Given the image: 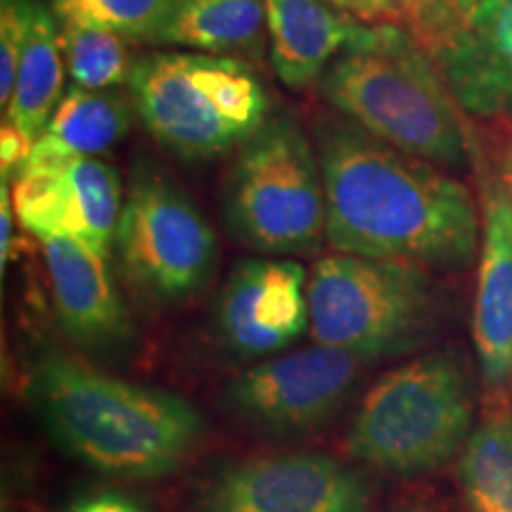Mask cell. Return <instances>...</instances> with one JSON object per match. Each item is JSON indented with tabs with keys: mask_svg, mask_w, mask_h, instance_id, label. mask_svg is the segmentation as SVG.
Instances as JSON below:
<instances>
[{
	"mask_svg": "<svg viewBox=\"0 0 512 512\" xmlns=\"http://www.w3.org/2000/svg\"><path fill=\"white\" fill-rule=\"evenodd\" d=\"M202 512H368V484L335 458L285 453L228 467Z\"/></svg>",
	"mask_w": 512,
	"mask_h": 512,
	"instance_id": "8fae6325",
	"label": "cell"
},
{
	"mask_svg": "<svg viewBox=\"0 0 512 512\" xmlns=\"http://www.w3.org/2000/svg\"><path fill=\"white\" fill-rule=\"evenodd\" d=\"M64 64L60 24L43 3H34V17L27 46L19 60L15 91L5 110V121L15 124L19 131L36 140L46 131L50 119L64 100Z\"/></svg>",
	"mask_w": 512,
	"mask_h": 512,
	"instance_id": "d6986e66",
	"label": "cell"
},
{
	"mask_svg": "<svg viewBox=\"0 0 512 512\" xmlns=\"http://www.w3.org/2000/svg\"><path fill=\"white\" fill-rule=\"evenodd\" d=\"M133 110V102L117 91L74 86L64 95L46 131L36 138L29 162L100 155L126 136Z\"/></svg>",
	"mask_w": 512,
	"mask_h": 512,
	"instance_id": "ac0fdd59",
	"label": "cell"
},
{
	"mask_svg": "<svg viewBox=\"0 0 512 512\" xmlns=\"http://www.w3.org/2000/svg\"><path fill=\"white\" fill-rule=\"evenodd\" d=\"M223 211L235 238L264 254H311L325 240L320 162L290 117L268 119L230 169Z\"/></svg>",
	"mask_w": 512,
	"mask_h": 512,
	"instance_id": "52a82bcc",
	"label": "cell"
},
{
	"mask_svg": "<svg viewBox=\"0 0 512 512\" xmlns=\"http://www.w3.org/2000/svg\"><path fill=\"white\" fill-rule=\"evenodd\" d=\"M472 418L475 399L463 361L437 351L370 387L349 427L347 451L389 475H425L463 451Z\"/></svg>",
	"mask_w": 512,
	"mask_h": 512,
	"instance_id": "5b68a950",
	"label": "cell"
},
{
	"mask_svg": "<svg viewBox=\"0 0 512 512\" xmlns=\"http://www.w3.org/2000/svg\"><path fill=\"white\" fill-rule=\"evenodd\" d=\"M268 38L261 0H178L150 43L204 55H254Z\"/></svg>",
	"mask_w": 512,
	"mask_h": 512,
	"instance_id": "e0dca14e",
	"label": "cell"
},
{
	"mask_svg": "<svg viewBox=\"0 0 512 512\" xmlns=\"http://www.w3.org/2000/svg\"><path fill=\"white\" fill-rule=\"evenodd\" d=\"M41 245L57 318L67 335L93 349L124 344L131 320L105 256L72 238H43Z\"/></svg>",
	"mask_w": 512,
	"mask_h": 512,
	"instance_id": "4fadbf2b",
	"label": "cell"
},
{
	"mask_svg": "<svg viewBox=\"0 0 512 512\" xmlns=\"http://www.w3.org/2000/svg\"><path fill=\"white\" fill-rule=\"evenodd\" d=\"M29 399L64 451L121 479L166 477L202 437L200 413L181 396L64 354L34 363Z\"/></svg>",
	"mask_w": 512,
	"mask_h": 512,
	"instance_id": "7a4b0ae2",
	"label": "cell"
},
{
	"mask_svg": "<svg viewBox=\"0 0 512 512\" xmlns=\"http://www.w3.org/2000/svg\"><path fill=\"white\" fill-rule=\"evenodd\" d=\"M432 60L460 110L475 117L512 112V0H484Z\"/></svg>",
	"mask_w": 512,
	"mask_h": 512,
	"instance_id": "5bb4252c",
	"label": "cell"
},
{
	"mask_svg": "<svg viewBox=\"0 0 512 512\" xmlns=\"http://www.w3.org/2000/svg\"><path fill=\"white\" fill-rule=\"evenodd\" d=\"M318 162L335 252L425 271L475 259L479 216L458 178L344 121L320 126Z\"/></svg>",
	"mask_w": 512,
	"mask_h": 512,
	"instance_id": "6da1fadb",
	"label": "cell"
},
{
	"mask_svg": "<svg viewBox=\"0 0 512 512\" xmlns=\"http://www.w3.org/2000/svg\"><path fill=\"white\" fill-rule=\"evenodd\" d=\"M396 512H439V510L432 508V505H427V503H413V505H406V508H401Z\"/></svg>",
	"mask_w": 512,
	"mask_h": 512,
	"instance_id": "f546056e",
	"label": "cell"
},
{
	"mask_svg": "<svg viewBox=\"0 0 512 512\" xmlns=\"http://www.w3.org/2000/svg\"><path fill=\"white\" fill-rule=\"evenodd\" d=\"M318 86L382 143L451 169L470 164L460 105L432 57L399 24H375L366 41L332 60Z\"/></svg>",
	"mask_w": 512,
	"mask_h": 512,
	"instance_id": "3957f363",
	"label": "cell"
},
{
	"mask_svg": "<svg viewBox=\"0 0 512 512\" xmlns=\"http://www.w3.org/2000/svg\"><path fill=\"white\" fill-rule=\"evenodd\" d=\"M482 226L472 335L484 384L503 389L512 380V204L501 183L486 188Z\"/></svg>",
	"mask_w": 512,
	"mask_h": 512,
	"instance_id": "9a60e30c",
	"label": "cell"
},
{
	"mask_svg": "<svg viewBox=\"0 0 512 512\" xmlns=\"http://www.w3.org/2000/svg\"><path fill=\"white\" fill-rule=\"evenodd\" d=\"M501 185L508 195V200L512 204V138L510 143L503 147V159H501Z\"/></svg>",
	"mask_w": 512,
	"mask_h": 512,
	"instance_id": "f1b7e54d",
	"label": "cell"
},
{
	"mask_svg": "<svg viewBox=\"0 0 512 512\" xmlns=\"http://www.w3.org/2000/svg\"><path fill=\"white\" fill-rule=\"evenodd\" d=\"M344 15L366 24H399L401 27V0H325Z\"/></svg>",
	"mask_w": 512,
	"mask_h": 512,
	"instance_id": "484cf974",
	"label": "cell"
},
{
	"mask_svg": "<svg viewBox=\"0 0 512 512\" xmlns=\"http://www.w3.org/2000/svg\"><path fill=\"white\" fill-rule=\"evenodd\" d=\"M178 0H53L57 19L150 41Z\"/></svg>",
	"mask_w": 512,
	"mask_h": 512,
	"instance_id": "7402d4cb",
	"label": "cell"
},
{
	"mask_svg": "<svg viewBox=\"0 0 512 512\" xmlns=\"http://www.w3.org/2000/svg\"><path fill=\"white\" fill-rule=\"evenodd\" d=\"M114 247L128 280L157 302H181L202 290L216 261L214 230L200 209L155 174L133 178Z\"/></svg>",
	"mask_w": 512,
	"mask_h": 512,
	"instance_id": "ba28073f",
	"label": "cell"
},
{
	"mask_svg": "<svg viewBox=\"0 0 512 512\" xmlns=\"http://www.w3.org/2000/svg\"><path fill=\"white\" fill-rule=\"evenodd\" d=\"M34 143L27 133H22L15 124L3 121L0 128V169H3V178H17L22 174L24 166L29 164L31 152H34Z\"/></svg>",
	"mask_w": 512,
	"mask_h": 512,
	"instance_id": "d4e9b609",
	"label": "cell"
},
{
	"mask_svg": "<svg viewBox=\"0 0 512 512\" xmlns=\"http://www.w3.org/2000/svg\"><path fill=\"white\" fill-rule=\"evenodd\" d=\"M309 325V280L290 259H247L228 275L219 328L240 354L264 356L290 347Z\"/></svg>",
	"mask_w": 512,
	"mask_h": 512,
	"instance_id": "7c38bea8",
	"label": "cell"
},
{
	"mask_svg": "<svg viewBox=\"0 0 512 512\" xmlns=\"http://www.w3.org/2000/svg\"><path fill=\"white\" fill-rule=\"evenodd\" d=\"M437 299L425 268L356 254L323 256L309 278V328L318 344L363 361L420 344Z\"/></svg>",
	"mask_w": 512,
	"mask_h": 512,
	"instance_id": "8992f818",
	"label": "cell"
},
{
	"mask_svg": "<svg viewBox=\"0 0 512 512\" xmlns=\"http://www.w3.org/2000/svg\"><path fill=\"white\" fill-rule=\"evenodd\" d=\"M15 207H12V190L3 178L0 185V264L8 266L12 252H15Z\"/></svg>",
	"mask_w": 512,
	"mask_h": 512,
	"instance_id": "83f0119b",
	"label": "cell"
},
{
	"mask_svg": "<svg viewBox=\"0 0 512 512\" xmlns=\"http://www.w3.org/2000/svg\"><path fill=\"white\" fill-rule=\"evenodd\" d=\"M36 0H0V105L8 110Z\"/></svg>",
	"mask_w": 512,
	"mask_h": 512,
	"instance_id": "cb8c5ba5",
	"label": "cell"
},
{
	"mask_svg": "<svg viewBox=\"0 0 512 512\" xmlns=\"http://www.w3.org/2000/svg\"><path fill=\"white\" fill-rule=\"evenodd\" d=\"M484 0H401V27L434 57L463 31Z\"/></svg>",
	"mask_w": 512,
	"mask_h": 512,
	"instance_id": "603a6c76",
	"label": "cell"
},
{
	"mask_svg": "<svg viewBox=\"0 0 512 512\" xmlns=\"http://www.w3.org/2000/svg\"><path fill=\"white\" fill-rule=\"evenodd\" d=\"M266 8L268 50L278 79L306 88L332 60L373 34L375 24L358 22L325 0H261Z\"/></svg>",
	"mask_w": 512,
	"mask_h": 512,
	"instance_id": "2e32d148",
	"label": "cell"
},
{
	"mask_svg": "<svg viewBox=\"0 0 512 512\" xmlns=\"http://www.w3.org/2000/svg\"><path fill=\"white\" fill-rule=\"evenodd\" d=\"M12 207L38 240L72 238L110 259L124 202L114 166L95 157H64L24 166L12 178Z\"/></svg>",
	"mask_w": 512,
	"mask_h": 512,
	"instance_id": "9c48e42d",
	"label": "cell"
},
{
	"mask_svg": "<svg viewBox=\"0 0 512 512\" xmlns=\"http://www.w3.org/2000/svg\"><path fill=\"white\" fill-rule=\"evenodd\" d=\"M458 479L472 512H512V418L491 415L460 451Z\"/></svg>",
	"mask_w": 512,
	"mask_h": 512,
	"instance_id": "ffe728a7",
	"label": "cell"
},
{
	"mask_svg": "<svg viewBox=\"0 0 512 512\" xmlns=\"http://www.w3.org/2000/svg\"><path fill=\"white\" fill-rule=\"evenodd\" d=\"M128 91L152 138L188 162L242 147L268 121V95L238 57L152 53L136 62Z\"/></svg>",
	"mask_w": 512,
	"mask_h": 512,
	"instance_id": "277c9868",
	"label": "cell"
},
{
	"mask_svg": "<svg viewBox=\"0 0 512 512\" xmlns=\"http://www.w3.org/2000/svg\"><path fill=\"white\" fill-rule=\"evenodd\" d=\"M361 363L349 351L316 344L256 363L230 382L226 401L261 430H311L347 401Z\"/></svg>",
	"mask_w": 512,
	"mask_h": 512,
	"instance_id": "30bf717a",
	"label": "cell"
},
{
	"mask_svg": "<svg viewBox=\"0 0 512 512\" xmlns=\"http://www.w3.org/2000/svg\"><path fill=\"white\" fill-rule=\"evenodd\" d=\"M67 512H147V510L124 494L100 491V494L86 496L81 498V501H76Z\"/></svg>",
	"mask_w": 512,
	"mask_h": 512,
	"instance_id": "4316f807",
	"label": "cell"
},
{
	"mask_svg": "<svg viewBox=\"0 0 512 512\" xmlns=\"http://www.w3.org/2000/svg\"><path fill=\"white\" fill-rule=\"evenodd\" d=\"M60 43L67 74L72 76L76 88L107 91L119 83H128L136 67L124 36L114 31L83 27V24L60 19Z\"/></svg>",
	"mask_w": 512,
	"mask_h": 512,
	"instance_id": "44dd1931",
	"label": "cell"
}]
</instances>
